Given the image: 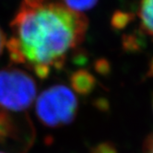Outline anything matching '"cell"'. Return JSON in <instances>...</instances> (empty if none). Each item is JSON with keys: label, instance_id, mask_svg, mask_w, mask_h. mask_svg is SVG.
<instances>
[{"label": "cell", "instance_id": "cell-1", "mask_svg": "<svg viewBox=\"0 0 153 153\" xmlns=\"http://www.w3.org/2000/svg\"><path fill=\"white\" fill-rule=\"evenodd\" d=\"M7 48L11 58L45 79L64 67L81 45L88 19L63 0H22L12 24Z\"/></svg>", "mask_w": 153, "mask_h": 153}, {"label": "cell", "instance_id": "cell-2", "mask_svg": "<svg viewBox=\"0 0 153 153\" xmlns=\"http://www.w3.org/2000/svg\"><path fill=\"white\" fill-rule=\"evenodd\" d=\"M78 106V99L71 89L65 85H54L39 96L36 114L43 125L58 127L73 122Z\"/></svg>", "mask_w": 153, "mask_h": 153}, {"label": "cell", "instance_id": "cell-3", "mask_svg": "<svg viewBox=\"0 0 153 153\" xmlns=\"http://www.w3.org/2000/svg\"><path fill=\"white\" fill-rule=\"evenodd\" d=\"M36 97V84L19 69L0 71V105L11 111H23Z\"/></svg>", "mask_w": 153, "mask_h": 153}, {"label": "cell", "instance_id": "cell-4", "mask_svg": "<svg viewBox=\"0 0 153 153\" xmlns=\"http://www.w3.org/2000/svg\"><path fill=\"white\" fill-rule=\"evenodd\" d=\"M137 16L142 30L153 41V0H139Z\"/></svg>", "mask_w": 153, "mask_h": 153}, {"label": "cell", "instance_id": "cell-5", "mask_svg": "<svg viewBox=\"0 0 153 153\" xmlns=\"http://www.w3.org/2000/svg\"><path fill=\"white\" fill-rule=\"evenodd\" d=\"M71 83L76 91L81 94H88L94 88L95 80L90 73L80 70L72 75Z\"/></svg>", "mask_w": 153, "mask_h": 153}, {"label": "cell", "instance_id": "cell-6", "mask_svg": "<svg viewBox=\"0 0 153 153\" xmlns=\"http://www.w3.org/2000/svg\"><path fill=\"white\" fill-rule=\"evenodd\" d=\"M63 2L69 8L81 13L92 8L97 4L98 0H63Z\"/></svg>", "mask_w": 153, "mask_h": 153}, {"label": "cell", "instance_id": "cell-7", "mask_svg": "<svg viewBox=\"0 0 153 153\" xmlns=\"http://www.w3.org/2000/svg\"><path fill=\"white\" fill-rule=\"evenodd\" d=\"M91 153H117V150L111 143H102L94 147Z\"/></svg>", "mask_w": 153, "mask_h": 153}, {"label": "cell", "instance_id": "cell-8", "mask_svg": "<svg viewBox=\"0 0 153 153\" xmlns=\"http://www.w3.org/2000/svg\"><path fill=\"white\" fill-rule=\"evenodd\" d=\"M144 153H153V133L148 137L144 145Z\"/></svg>", "mask_w": 153, "mask_h": 153}, {"label": "cell", "instance_id": "cell-9", "mask_svg": "<svg viewBox=\"0 0 153 153\" xmlns=\"http://www.w3.org/2000/svg\"><path fill=\"white\" fill-rule=\"evenodd\" d=\"M5 43H6V39H5L3 31L1 30V29H0V54H1V53L3 51V48L5 46Z\"/></svg>", "mask_w": 153, "mask_h": 153}, {"label": "cell", "instance_id": "cell-10", "mask_svg": "<svg viewBox=\"0 0 153 153\" xmlns=\"http://www.w3.org/2000/svg\"><path fill=\"white\" fill-rule=\"evenodd\" d=\"M0 153H2V152H0Z\"/></svg>", "mask_w": 153, "mask_h": 153}]
</instances>
